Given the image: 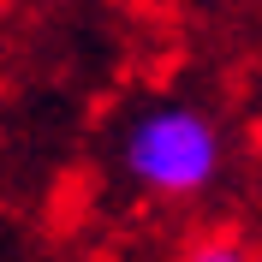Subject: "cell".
I'll list each match as a JSON object with an SVG mask.
<instances>
[{
  "label": "cell",
  "instance_id": "1",
  "mask_svg": "<svg viewBox=\"0 0 262 262\" xmlns=\"http://www.w3.org/2000/svg\"><path fill=\"white\" fill-rule=\"evenodd\" d=\"M114 161L137 196L155 203H191L214 191L221 167H227V131L221 119L203 114L196 101H155L119 125Z\"/></svg>",
  "mask_w": 262,
  "mask_h": 262
},
{
  "label": "cell",
  "instance_id": "2",
  "mask_svg": "<svg viewBox=\"0 0 262 262\" xmlns=\"http://www.w3.org/2000/svg\"><path fill=\"white\" fill-rule=\"evenodd\" d=\"M185 262H262V250L250 245V238H238L232 227H221V232H203V238L185 250Z\"/></svg>",
  "mask_w": 262,
  "mask_h": 262
}]
</instances>
